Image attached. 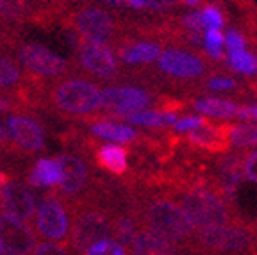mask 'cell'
<instances>
[{
  "mask_svg": "<svg viewBox=\"0 0 257 255\" xmlns=\"http://www.w3.org/2000/svg\"><path fill=\"white\" fill-rule=\"evenodd\" d=\"M131 209L143 228L163 235L177 244H188L195 227L179 203L159 184L143 180L138 186H128Z\"/></svg>",
  "mask_w": 257,
  "mask_h": 255,
  "instance_id": "6da1fadb",
  "label": "cell"
},
{
  "mask_svg": "<svg viewBox=\"0 0 257 255\" xmlns=\"http://www.w3.org/2000/svg\"><path fill=\"white\" fill-rule=\"evenodd\" d=\"M43 111L54 112L63 120L95 121L102 111L100 89L88 79L64 75L45 86Z\"/></svg>",
  "mask_w": 257,
  "mask_h": 255,
  "instance_id": "7a4b0ae2",
  "label": "cell"
},
{
  "mask_svg": "<svg viewBox=\"0 0 257 255\" xmlns=\"http://www.w3.org/2000/svg\"><path fill=\"white\" fill-rule=\"evenodd\" d=\"M191 241L193 246L211 253H257V228L243 219L202 227L193 234Z\"/></svg>",
  "mask_w": 257,
  "mask_h": 255,
  "instance_id": "3957f363",
  "label": "cell"
},
{
  "mask_svg": "<svg viewBox=\"0 0 257 255\" xmlns=\"http://www.w3.org/2000/svg\"><path fill=\"white\" fill-rule=\"evenodd\" d=\"M32 221H34V232L43 241H56V243L68 241L70 205L56 189L41 198Z\"/></svg>",
  "mask_w": 257,
  "mask_h": 255,
  "instance_id": "277c9868",
  "label": "cell"
},
{
  "mask_svg": "<svg viewBox=\"0 0 257 255\" xmlns=\"http://www.w3.org/2000/svg\"><path fill=\"white\" fill-rule=\"evenodd\" d=\"M18 64L25 70V75L36 82H54L68 73L70 64L52 50L36 43L22 45L18 48Z\"/></svg>",
  "mask_w": 257,
  "mask_h": 255,
  "instance_id": "5b68a950",
  "label": "cell"
},
{
  "mask_svg": "<svg viewBox=\"0 0 257 255\" xmlns=\"http://www.w3.org/2000/svg\"><path fill=\"white\" fill-rule=\"evenodd\" d=\"M86 157L88 156L79 154L75 150H66L56 157L59 161L61 172H63V182L57 186L56 191L66 200L68 205L79 200L82 195H86L95 179Z\"/></svg>",
  "mask_w": 257,
  "mask_h": 255,
  "instance_id": "8992f818",
  "label": "cell"
},
{
  "mask_svg": "<svg viewBox=\"0 0 257 255\" xmlns=\"http://www.w3.org/2000/svg\"><path fill=\"white\" fill-rule=\"evenodd\" d=\"M100 102L102 111L98 120H123L125 114L149 107L154 100L149 91L125 86V88H105L104 91H100Z\"/></svg>",
  "mask_w": 257,
  "mask_h": 255,
  "instance_id": "52a82bcc",
  "label": "cell"
},
{
  "mask_svg": "<svg viewBox=\"0 0 257 255\" xmlns=\"http://www.w3.org/2000/svg\"><path fill=\"white\" fill-rule=\"evenodd\" d=\"M8 131L11 136L15 148L22 159L40 154L45 150V131L43 125L38 121L36 114L29 112H16L8 118Z\"/></svg>",
  "mask_w": 257,
  "mask_h": 255,
  "instance_id": "ba28073f",
  "label": "cell"
},
{
  "mask_svg": "<svg viewBox=\"0 0 257 255\" xmlns=\"http://www.w3.org/2000/svg\"><path fill=\"white\" fill-rule=\"evenodd\" d=\"M0 244L4 255H31L38 244V235L27 221L9 214H0Z\"/></svg>",
  "mask_w": 257,
  "mask_h": 255,
  "instance_id": "9c48e42d",
  "label": "cell"
},
{
  "mask_svg": "<svg viewBox=\"0 0 257 255\" xmlns=\"http://www.w3.org/2000/svg\"><path fill=\"white\" fill-rule=\"evenodd\" d=\"M0 212L22 221H32L36 212V196L29 184L13 175L4 188H0Z\"/></svg>",
  "mask_w": 257,
  "mask_h": 255,
  "instance_id": "30bf717a",
  "label": "cell"
},
{
  "mask_svg": "<svg viewBox=\"0 0 257 255\" xmlns=\"http://www.w3.org/2000/svg\"><path fill=\"white\" fill-rule=\"evenodd\" d=\"M77 48H79L77 61L80 68H84L88 73L104 80L114 79L118 75V63L107 45L84 40Z\"/></svg>",
  "mask_w": 257,
  "mask_h": 255,
  "instance_id": "8fae6325",
  "label": "cell"
},
{
  "mask_svg": "<svg viewBox=\"0 0 257 255\" xmlns=\"http://www.w3.org/2000/svg\"><path fill=\"white\" fill-rule=\"evenodd\" d=\"M73 31H77L86 41L107 45L114 34V22L102 9H82L73 16Z\"/></svg>",
  "mask_w": 257,
  "mask_h": 255,
  "instance_id": "7c38bea8",
  "label": "cell"
},
{
  "mask_svg": "<svg viewBox=\"0 0 257 255\" xmlns=\"http://www.w3.org/2000/svg\"><path fill=\"white\" fill-rule=\"evenodd\" d=\"M131 255H182L181 246L152 230H138L128 244Z\"/></svg>",
  "mask_w": 257,
  "mask_h": 255,
  "instance_id": "4fadbf2b",
  "label": "cell"
},
{
  "mask_svg": "<svg viewBox=\"0 0 257 255\" xmlns=\"http://www.w3.org/2000/svg\"><path fill=\"white\" fill-rule=\"evenodd\" d=\"M227 127L229 125H213L204 123L202 127L188 131L189 134L186 136V141L197 148H202L211 154H220V152L229 150V141H227Z\"/></svg>",
  "mask_w": 257,
  "mask_h": 255,
  "instance_id": "5bb4252c",
  "label": "cell"
},
{
  "mask_svg": "<svg viewBox=\"0 0 257 255\" xmlns=\"http://www.w3.org/2000/svg\"><path fill=\"white\" fill-rule=\"evenodd\" d=\"M159 68L168 75L175 77H198L204 73V63L198 57L181 50H168L161 54Z\"/></svg>",
  "mask_w": 257,
  "mask_h": 255,
  "instance_id": "9a60e30c",
  "label": "cell"
},
{
  "mask_svg": "<svg viewBox=\"0 0 257 255\" xmlns=\"http://www.w3.org/2000/svg\"><path fill=\"white\" fill-rule=\"evenodd\" d=\"M29 186L38 189H56L63 182V172H61L59 161L50 157H40L32 164L29 173L25 175Z\"/></svg>",
  "mask_w": 257,
  "mask_h": 255,
  "instance_id": "2e32d148",
  "label": "cell"
},
{
  "mask_svg": "<svg viewBox=\"0 0 257 255\" xmlns=\"http://www.w3.org/2000/svg\"><path fill=\"white\" fill-rule=\"evenodd\" d=\"M95 161L96 164L104 170V172L111 173V175H127L128 172V152L123 147L114 143L100 145L95 148Z\"/></svg>",
  "mask_w": 257,
  "mask_h": 255,
  "instance_id": "e0dca14e",
  "label": "cell"
},
{
  "mask_svg": "<svg viewBox=\"0 0 257 255\" xmlns=\"http://www.w3.org/2000/svg\"><path fill=\"white\" fill-rule=\"evenodd\" d=\"M88 131L93 136H96V138L112 141V143H134V141H138L141 138L133 127L118 123V121H112V120L89 121Z\"/></svg>",
  "mask_w": 257,
  "mask_h": 255,
  "instance_id": "ac0fdd59",
  "label": "cell"
},
{
  "mask_svg": "<svg viewBox=\"0 0 257 255\" xmlns=\"http://www.w3.org/2000/svg\"><path fill=\"white\" fill-rule=\"evenodd\" d=\"M29 84V77L22 72V66L9 56L0 54V89L6 93H13Z\"/></svg>",
  "mask_w": 257,
  "mask_h": 255,
  "instance_id": "d6986e66",
  "label": "cell"
},
{
  "mask_svg": "<svg viewBox=\"0 0 257 255\" xmlns=\"http://www.w3.org/2000/svg\"><path fill=\"white\" fill-rule=\"evenodd\" d=\"M159 56H161V47L156 43H150V41H141V43L120 48L121 61H125L128 64L152 63V61L159 59Z\"/></svg>",
  "mask_w": 257,
  "mask_h": 255,
  "instance_id": "ffe728a7",
  "label": "cell"
},
{
  "mask_svg": "<svg viewBox=\"0 0 257 255\" xmlns=\"http://www.w3.org/2000/svg\"><path fill=\"white\" fill-rule=\"evenodd\" d=\"M123 120L128 123L141 125V127H165V125H173L177 120V114L172 111H134L123 116Z\"/></svg>",
  "mask_w": 257,
  "mask_h": 255,
  "instance_id": "44dd1931",
  "label": "cell"
},
{
  "mask_svg": "<svg viewBox=\"0 0 257 255\" xmlns=\"http://www.w3.org/2000/svg\"><path fill=\"white\" fill-rule=\"evenodd\" d=\"M195 109L204 114L216 116V118H230L236 116L237 105L229 102V100H220V98H200L195 102Z\"/></svg>",
  "mask_w": 257,
  "mask_h": 255,
  "instance_id": "7402d4cb",
  "label": "cell"
},
{
  "mask_svg": "<svg viewBox=\"0 0 257 255\" xmlns=\"http://www.w3.org/2000/svg\"><path fill=\"white\" fill-rule=\"evenodd\" d=\"M227 141L234 147H255L257 145V125H229Z\"/></svg>",
  "mask_w": 257,
  "mask_h": 255,
  "instance_id": "603a6c76",
  "label": "cell"
},
{
  "mask_svg": "<svg viewBox=\"0 0 257 255\" xmlns=\"http://www.w3.org/2000/svg\"><path fill=\"white\" fill-rule=\"evenodd\" d=\"M229 66L234 72L253 75V73H257V57L253 54L246 52V50L229 52Z\"/></svg>",
  "mask_w": 257,
  "mask_h": 255,
  "instance_id": "cb8c5ba5",
  "label": "cell"
},
{
  "mask_svg": "<svg viewBox=\"0 0 257 255\" xmlns=\"http://www.w3.org/2000/svg\"><path fill=\"white\" fill-rule=\"evenodd\" d=\"M82 255H127V248L118 243L114 237H104L89 244Z\"/></svg>",
  "mask_w": 257,
  "mask_h": 255,
  "instance_id": "d4e9b609",
  "label": "cell"
},
{
  "mask_svg": "<svg viewBox=\"0 0 257 255\" xmlns=\"http://www.w3.org/2000/svg\"><path fill=\"white\" fill-rule=\"evenodd\" d=\"M204 45L209 56L213 59H220L221 47H223V34L220 32V29H209L204 36Z\"/></svg>",
  "mask_w": 257,
  "mask_h": 255,
  "instance_id": "484cf974",
  "label": "cell"
},
{
  "mask_svg": "<svg viewBox=\"0 0 257 255\" xmlns=\"http://www.w3.org/2000/svg\"><path fill=\"white\" fill-rule=\"evenodd\" d=\"M25 15V6L22 0H0V16L8 20H20Z\"/></svg>",
  "mask_w": 257,
  "mask_h": 255,
  "instance_id": "4316f807",
  "label": "cell"
},
{
  "mask_svg": "<svg viewBox=\"0 0 257 255\" xmlns=\"http://www.w3.org/2000/svg\"><path fill=\"white\" fill-rule=\"evenodd\" d=\"M200 20H202V27L221 29V25H223V15L214 6H207V8H204V11H200Z\"/></svg>",
  "mask_w": 257,
  "mask_h": 255,
  "instance_id": "83f0119b",
  "label": "cell"
},
{
  "mask_svg": "<svg viewBox=\"0 0 257 255\" xmlns=\"http://www.w3.org/2000/svg\"><path fill=\"white\" fill-rule=\"evenodd\" d=\"M31 255H73L66 243H56V241H45L40 246L34 248Z\"/></svg>",
  "mask_w": 257,
  "mask_h": 255,
  "instance_id": "f1b7e54d",
  "label": "cell"
},
{
  "mask_svg": "<svg viewBox=\"0 0 257 255\" xmlns=\"http://www.w3.org/2000/svg\"><path fill=\"white\" fill-rule=\"evenodd\" d=\"M204 123H207V120L202 118V116H186L182 120H175L173 129L179 132H188V131H193V129L202 127Z\"/></svg>",
  "mask_w": 257,
  "mask_h": 255,
  "instance_id": "f546056e",
  "label": "cell"
},
{
  "mask_svg": "<svg viewBox=\"0 0 257 255\" xmlns=\"http://www.w3.org/2000/svg\"><path fill=\"white\" fill-rule=\"evenodd\" d=\"M223 43L227 45L229 52H236V50H245V38L241 36L237 31H229L227 36H225Z\"/></svg>",
  "mask_w": 257,
  "mask_h": 255,
  "instance_id": "4dcf8cb0",
  "label": "cell"
},
{
  "mask_svg": "<svg viewBox=\"0 0 257 255\" xmlns=\"http://www.w3.org/2000/svg\"><path fill=\"white\" fill-rule=\"evenodd\" d=\"M243 170H245V177H248L252 182L257 184V152H250L248 156L245 157Z\"/></svg>",
  "mask_w": 257,
  "mask_h": 255,
  "instance_id": "1f68e13d",
  "label": "cell"
},
{
  "mask_svg": "<svg viewBox=\"0 0 257 255\" xmlns=\"http://www.w3.org/2000/svg\"><path fill=\"white\" fill-rule=\"evenodd\" d=\"M184 25L189 29V31H195L198 32L202 29V20H200V11H195V13H189V15L184 16Z\"/></svg>",
  "mask_w": 257,
  "mask_h": 255,
  "instance_id": "d6a6232c",
  "label": "cell"
},
{
  "mask_svg": "<svg viewBox=\"0 0 257 255\" xmlns=\"http://www.w3.org/2000/svg\"><path fill=\"white\" fill-rule=\"evenodd\" d=\"M207 86L211 89H232L234 86H236V82L230 79H225V77H214V79H211L207 82Z\"/></svg>",
  "mask_w": 257,
  "mask_h": 255,
  "instance_id": "836d02e7",
  "label": "cell"
},
{
  "mask_svg": "<svg viewBox=\"0 0 257 255\" xmlns=\"http://www.w3.org/2000/svg\"><path fill=\"white\" fill-rule=\"evenodd\" d=\"M236 116L243 118V120H257V105H246V107H239Z\"/></svg>",
  "mask_w": 257,
  "mask_h": 255,
  "instance_id": "e575fe53",
  "label": "cell"
},
{
  "mask_svg": "<svg viewBox=\"0 0 257 255\" xmlns=\"http://www.w3.org/2000/svg\"><path fill=\"white\" fill-rule=\"evenodd\" d=\"M177 0H147V8L150 9H166L175 4Z\"/></svg>",
  "mask_w": 257,
  "mask_h": 255,
  "instance_id": "d590c367",
  "label": "cell"
},
{
  "mask_svg": "<svg viewBox=\"0 0 257 255\" xmlns=\"http://www.w3.org/2000/svg\"><path fill=\"white\" fill-rule=\"evenodd\" d=\"M8 111H15V105H13L11 96L6 93V95H0V114Z\"/></svg>",
  "mask_w": 257,
  "mask_h": 255,
  "instance_id": "8d00e7d4",
  "label": "cell"
},
{
  "mask_svg": "<svg viewBox=\"0 0 257 255\" xmlns=\"http://www.w3.org/2000/svg\"><path fill=\"white\" fill-rule=\"evenodd\" d=\"M11 177H13V173L9 172L8 168H0V188H4Z\"/></svg>",
  "mask_w": 257,
  "mask_h": 255,
  "instance_id": "74e56055",
  "label": "cell"
},
{
  "mask_svg": "<svg viewBox=\"0 0 257 255\" xmlns=\"http://www.w3.org/2000/svg\"><path fill=\"white\" fill-rule=\"evenodd\" d=\"M13 161H15V159H11V157H8L6 154H2V152H0V168H11Z\"/></svg>",
  "mask_w": 257,
  "mask_h": 255,
  "instance_id": "f35d334b",
  "label": "cell"
},
{
  "mask_svg": "<svg viewBox=\"0 0 257 255\" xmlns=\"http://www.w3.org/2000/svg\"><path fill=\"white\" fill-rule=\"evenodd\" d=\"M125 4H128L134 9H141V8L147 6V0H125Z\"/></svg>",
  "mask_w": 257,
  "mask_h": 255,
  "instance_id": "ab89813d",
  "label": "cell"
},
{
  "mask_svg": "<svg viewBox=\"0 0 257 255\" xmlns=\"http://www.w3.org/2000/svg\"><path fill=\"white\" fill-rule=\"evenodd\" d=\"M104 2H107V4H112V6H121V4H125V0H104Z\"/></svg>",
  "mask_w": 257,
  "mask_h": 255,
  "instance_id": "60d3db41",
  "label": "cell"
},
{
  "mask_svg": "<svg viewBox=\"0 0 257 255\" xmlns=\"http://www.w3.org/2000/svg\"><path fill=\"white\" fill-rule=\"evenodd\" d=\"M184 2H186L188 6H197L198 2H200V0H184Z\"/></svg>",
  "mask_w": 257,
  "mask_h": 255,
  "instance_id": "b9f144b4",
  "label": "cell"
},
{
  "mask_svg": "<svg viewBox=\"0 0 257 255\" xmlns=\"http://www.w3.org/2000/svg\"><path fill=\"white\" fill-rule=\"evenodd\" d=\"M0 255H4V251H2V244H0Z\"/></svg>",
  "mask_w": 257,
  "mask_h": 255,
  "instance_id": "7bdbcfd3",
  "label": "cell"
}]
</instances>
